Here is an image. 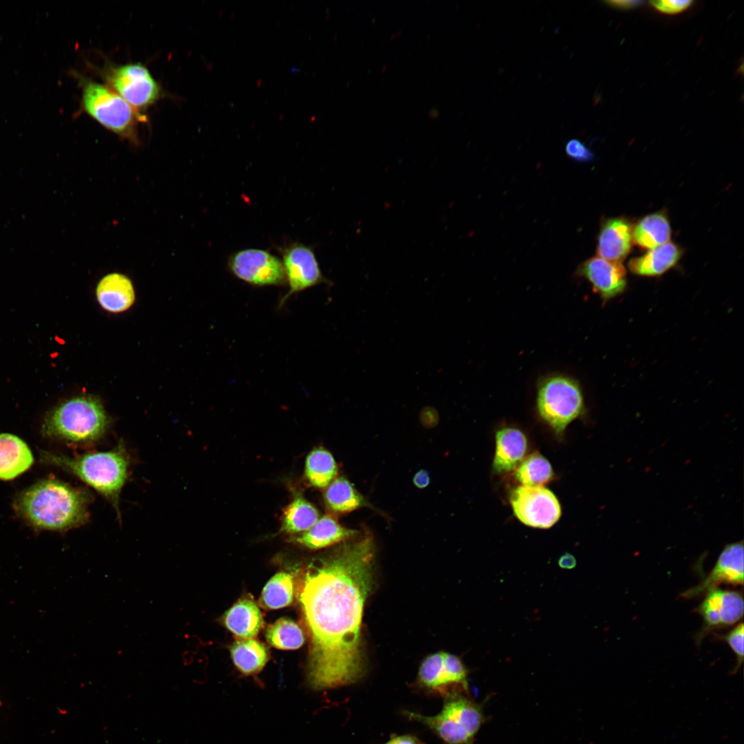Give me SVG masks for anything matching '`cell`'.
I'll use <instances>...</instances> for the list:
<instances>
[{
    "label": "cell",
    "instance_id": "39",
    "mask_svg": "<svg viewBox=\"0 0 744 744\" xmlns=\"http://www.w3.org/2000/svg\"><path fill=\"white\" fill-rule=\"evenodd\" d=\"M385 68H386V65H384V68H383V69H382V71H384V69H385Z\"/></svg>",
    "mask_w": 744,
    "mask_h": 744
},
{
    "label": "cell",
    "instance_id": "11",
    "mask_svg": "<svg viewBox=\"0 0 744 744\" xmlns=\"http://www.w3.org/2000/svg\"><path fill=\"white\" fill-rule=\"evenodd\" d=\"M279 251L289 286L288 292L280 302V306L291 295L319 284L330 283L324 276L311 247L294 242L279 248Z\"/></svg>",
    "mask_w": 744,
    "mask_h": 744
},
{
    "label": "cell",
    "instance_id": "15",
    "mask_svg": "<svg viewBox=\"0 0 744 744\" xmlns=\"http://www.w3.org/2000/svg\"><path fill=\"white\" fill-rule=\"evenodd\" d=\"M630 222L623 217L605 220L600 227L597 238V254L609 261L621 262L630 252L632 247Z\"/></svg>",
    "mask_w": 744,
    "mask_h": 744
},
{
    "label": "cell",
    "instance_id": "18",
    "mask_svg": "<svg viewBox=\"0 0 744 744\" xmlns=\"http://www.w3.org/2000/svg\"><path fill=\"white\" fill-rule=\"evenodd\" d=\"M683 251L673 242H668L650 249L644 255L632 258L628 262L631 273L640 276H661L676 265Z\"/></svg>",
    "mask_w": 744,
    "mask_h": 744
},
{
    "label": "cell",
    "instance_id": "6",
    "mask_svg": "<svg viewBox=\"0 0 744 744\" xmlns=\"http://www.w3.org/2000/svg\"><path fill=\"white\" fill-rule=\"evenodd\" d=\"M83 106L85 112L107 130L134 145H138L137 126L143 116L112 88L94 81L83 84Z\"/></svg>",
    "mask_w": 744,
    "mask_h": 744
},
{
    "label": "cell",
    "instance_id": "26",
    "mask_svg": "<svg viewBox=\"0 0 744 744\" xmlns=\"http://www.w3.org/2000/svg\"><path fill=\"white\" fill-rule=\"evenodd\" d=\"M337 464L332 454L322 448L312 450L305 460L304 474L311 485L318 488H327L335 478Z\"/></svg>",
    "mask_w": 744,
    "mask_h": 744
},
{
    "label": "cell",
    "instance_id": "23",
    "mask_svg": "<svg viewBox=\"0 0 744 744\" xmlns=\"http://www.w3.org/2000/svg\"><path fill=\"white\" fill-rule=\"evenodd\" d=\"M230 652L236 668L246 676L259 673L269 658L267 647L253 639L236 640L231 645Z\"/></svg>",
    "mask_w": 744,
    "mask_h": 744
},
{
    "label": "cell",
    "instance_id": "36",
    "mask_svg": "<svg viewBox=\"0 0 744 744\" xmlns=\"http://www.w3.org/2000/svg\"><path fill=\"white\" fill-rule=\"evenodd\" d=\"M609 6L620 10H630L641 6L643 1H608L605 2Z\"/></svg>",
    "mask_w": 744,
    "mask_h": 744
},
{
    "label": "cell",
    "instance_id": "1",
    "mask_svg": "<svg viewBox=\"0 0 744 744\" xmlns=\"http://www.w3.org/2000/svg\"><path fill=\"white\" fill-rule=\"evenodd\" d=\"M374 551L371 535L364 533L304 571L299 601L309 637L307 680L314 690L352 684L364 674L361 625Z\"/></svg>",
    "mask_w": 744,
    "mask_h": 744
},
{
    "label": "cell",
    "instance_id": "33",
    "mask_svg": "<svg viewBox=\"0 0 744 744\" xmlns=\"http://www.w3.org/2000/svg\"><path fill=\"white\" fill-rule=\"evenodd\" d=\"M566 154L577 162H590L595 158L593 152L577 138L568 141L565 146Z\"/></svg>",
    "mask_w": 744,
    "mask_h": 744
},
{
    "label": "cell",
    "instance_id": "25",
    "mask_svg": "<svg viewBox=\"0 0 744 744\" xmlns=\"http://www.w3.org/2000/svg\"><path fill=\"white\" fill-rule=\"evenodd\" d=\"M319 519L317 508L304 497L298 494L285 508L281 530L296 534L309 530Z\"/></svg>",
    "mask_w": 744,
    "mask_h": 744
},
{
    "label": "cell",
    "instance_id": "27",
    "mask_svg": "<svg viewBox=\"0 0 744 744\" xmlns=\"http://www.w3.org/2000/svg\"><path fill=\"white\" fill-rule=\"evenodd\" d=\"M324 498L329 509L338 513H349L365 504L362 496L342 477L334 479L326 488Z\"/></svg>",
    "mask_w": 744,
    "mask_h": 744
},
{
    "label": "cell",
    "instance_id": "34",
    "mask_svg": "<svg viewBox=\"0 0 744 744\" xmlns=\"http://www.w3.org/2000/svg\"><path fill=\"white\" fill-rule=\"evenodd\" d=\"M650 5L663 14H675L683 12L693 3L692 1H652Z\"/></svg>",
    "mask_w": 744,
    "mask_h": 744
},
{
    "label": "cell",
    "instance_id": "28",
    "mask_svg": "<svg viewBox=\"0 0 744 744\" xmlns=\"http://www.w3.org/2000/svg\"><path fill=\"white\" fill-rule=\"evenodd\" d=\"M292 576L285 572L273 575L262 589L258 603L264 609L274 610L289 606L293 599Z\"/></svg>",
    "mask_w": 744,
    "mask_h": 744
},
{
    "label": "cell",
    "instance_id": "38",
    "mask_svg": "<svg viewBox=\"0 0 744 744\" xmlns=\"http://www.w3.org/2000/svg\"><path fill=\"white\" fill-rule=\"evenodd\" d=\"M558 564L561 568L572 569L576 566L577 561L572 555L566 552L560 557Z\"/></svg>",
    "mask_w": 744,
    "mask_h": 744
},
{
    "label": "cell",
    "instance_id": "19",
    "mask_svg": "<svg viewBox=\"0 0 744 744\" xmlns=\"http://www.w3.org/2000/svg\"><path fill=\"white\" fill-rule=\"evenodd\" d=\"M34 461L24 441L10 433L0 434V479H12L27 471Z\"/></svg>",
    "mask_w": 744,
    "mask_h": 744
},
{
    "label": "cell",
    "instance_id": "22",
    "mask_svg": "<svg viewBox=\"0 0 744 744\" xmlns=\"http://www.w3.org/2000/svg\"><path fill=\"white\" fill-rule=\"evenodd\" d=\"M671 227L667 216L663 212L648 214L632 227V242L637 246L652 249L669 242Z\"/></svg>",
    "mask_w": 744,
    "mask_h": 744
},
{
    "label": "cell",
    "instance_id": "24",
    "mask_svg": "<svg viewBox=\"0 0 744 744\" xmlns=\"http://www.w3.org/2000/svg\"><path fill=\"white\" fill-rule=\"evenodd\" d=\"M416 685L428 694L446 697L448 686L444 668V652L432 654L422 661Z\"/></svg>",
    "mask_w": 744,
    "mask_h": 744
},
{
    "label": "cell",
    "instance_id": "8",
    "mask_svg": "<svg viewBox=\"0 0 744 744\" xmlns=\"http://www.w3.org/2000/svg\"><path fill=\"white\" fill-rule=\"evenodd\" d=\"M227 267L237 278L255 287L286 283L282 260L267 250L256 248L238 250L229 256Z\"/></svg>",
    "mask_w": 744,
    "mask_h": 744
},
{
    "label": "cell",
    "instance_id": "17",
    "mask_svg": "<svg viewBox=\"0 0 744 744\" xmlns=\"http://www.w3.org/2000/svg\"><path fill=\"white\" fill-rule=\"evenodd\" d=\"M223 621L238 639L254 638L263 626V618L258 606L249 597L241 598L236 602L226 611Z\"/></svg>",
    "mask_w": 744,
    "mask_h": 744
},
{
    "label": "cell",
    "instance_id": "31",
    "mask_svg": "<svg viewBox=\"0 0 744 744\" xmlns=\"http://www.w3.org/2000/svg\"><path fill=\"white\" fill-rule=\"evenodd\" d=\"M444 666L449 681L459 694L468 689L467 670L455 655L444 652Z\"/></svg>",
    "mask_w": 744,
    "mask_h": 744
},
{
    "label": "cell",
    "instance_id": "10",
    "mask_svg": "<svg viewBox=\"0 0 744 744\" xmlns=\"http://www.w3.org/2000/svg\"><path fill=\"white\" fill-rule=\"evenodd\" d=\"M510 502L516 517L529 526L548 528L561 516L557 499L544 486H519L513 491Z\"/></svg>",
    "mask_w": 744,
    "mask_h": 744
},
{
    "label": "cell",
    "instance_id": "9",
    "mask_svg": "<svg viewBox=\"0 0 744 744\" xmlns=\"http://www.w3.org/2000/svg\"><path fill=\"white\" fill-rule=\"evenodd\" d=\"M105 78L112 90L136 110L154 103L160 94L157 83L139 63L110 68Z\"/></svg>",
    "mask_w": 744,
    "mask_h": 744
},
{
    "label": "cell",
    "instance_id": "29",
    "mask_svg": "<svg viewBox=\"0 0 744 744\" xmlns=\"http://www.w3.org/2000/svg\"><path fill=\"white\" fill-rule=\"evenodd\" d=\"M267 642L279 650H296L304 642V634L301 628L293 621L280 618L269 625L265 631Z\"/></svg>",
    "mask_w": 744,
    "mask_h": 744
},
{
    "label": "cell",
    "instance_id": "32",
    "mask_svg": "<svg viewBox=\"0 0 744 744\" xmlns=\"http://www.w3.org/2000/svg\"><path fill=\"white\" fill-rule=\"evenodd\" d=\"M743 623H741L727 634L721 636V638L727 643L736 657V665L734 672L738 670L743 660Z\"/></svg>",
    "mask_w": 744,
    "mask_h": 744
},
{
    "label": "cell",
    "instance_id": "3",
    "mask_svg": "<svg viewBox=\"0 0 744 744\" xmlns=\"http://www.w3.org/2000/svg\"><path fill=\"white\" fill-rule=\"evenodd\" d=\"M41 458L76 476L103 495L120 514L119 497L128 477L130 463L122 443L108 451L73 457L43 451Z\"/></svg>",
    "mask_w": 744,
    "mask_h": 744
},
{
    "label": "cell",
    "instance_id": "21",
    "mask_svg": "<svg viewBox=\"0 0 744 744\" xmlns=\"http://www.w3.org/2000/svg\"><path fill=\"white\" fill-rule=\"evenodd\" d=\"M357 533L355 530L342 526L332 516L324 515L295 540L309 549L317 550L349 539Z\"/></svg>",
    "mask_w": 744,
    "mask_h": 744
},
{
    "label": "cell",
    "instance_id": "4",
    "mask_svg": "<svg viewBox=\"0 0 744 744\" xmlns=\"http://www.w3.org/2000/svg\"><path fill=\"white\" fill-rule=\"evenodd\" d=\"M110 417L100 400L90 395L76 396L56 406L43 424L44 435L71 443L90 444L107 431Z\"/></svg>",
    "mask_w": 744,
    "mask_h": 744
},
{
    "label": "cell",
    "instance_id": "30",
    "mask_svg": "<svg viewBox=\"0 0 744 744\" xmlns=\"http://www.w3.org/2000/svg\"><path fill=\"white\" fill-rule=\"evenodd\" d=\"M552 477L549 462L539 453H533L522 460L515 471L516 479L527 486H543Z\"/></svg>",
    "mask_w": 744,
    "mask_h": 744
},
{
    "label": "cell",
    "instance_id": "13",
    "mask_svg": "<svg viewBox=\"0 0 744 744\" xmlns=\"http://www.w3.org/2000/svg\"><path fill=\"white\" fill-rule=\"evenodd\" d=\"M577 274L590 282L603 304L621 295L627 287L626 271L621 262L594 256L581 263Z\"/></svg>",
    "mask_w": 744,
    "mask_h": 744
},
{
    "label": "cell",
    "instance_id": "2",
    "mask_svg": "<svg viewBox=\"0 0 744 744\" xmlns=\"http://www.w3.org/2000/svg\"><path fill=\"white\" fill-rule=\"evenodd\" d=\"M91 493L55 479L41 480L19 497L17 506L34 526L65 530L85 524L89 517Z\"/></svg>",
    "mask_w": 744,
    "mask_h": 744
},
{
    "label": "cell",
    "instance_id": "14",
    "mask_svg": "<svg viewBox=\"0 0 744 744\" xmlns=\"http://www.w3.org/2000/svg\"><path fill=\"white\" fill-rule=\"evenodd\" d=\"M743 557V541L726 545L711 572L699 584L685 590L681 596L687 599L693 598L721 583L742 586L744 579Z\"/></svg>",
    "mask_w": 744,
    "mask_h": 744
},
{
    "label": "cell",
    "instance_id": "5",
    "mask_svg": "<svg viewBox=\"0 0 744 744\" xmlns=\"http://www.w3.org/2000/svg\"><path fill=\"white\" fill-rule=\"evenodd\" d=\"M402 714L428 727L445 744H472L484 721L479 707L461 694L445 698L441 711L434 716L410 710Z\"/></svg>",
    "mask_w": 744,
    "mask_h": 744
},
{
    "label": "cell",
    "instance_id": "12",
    "mask_svg": "<svg viewBox=\"0 0 744 744\" xmlns=\"http://www.w3.org/2000/svg\"><path fill=\"white\" fill-rule=\"evenodd\" d=\"M705 593L704 599L696 608L704 624L698 634L699 641L707 631L732 626L743 615V599L740 592L714 588Z\"/></svg>",
    "mask_w": 744,
    "mask_h": 744
},
{
    "label": "cell",
    "instance_id": "35",
    "mask_svg": "<svg viewBox=\"0 0 744 744\" xmlns=\"http://www.w3.org/2000/svg\"><path fill=\"white\" fill-rule=\"evenodd\" d=\"M384 744H424L419 738L413 734H393Z\"/></svg>",
    "mask_w": 744,
    "mask_h": 744
},
{
    "label": "cell",
    "instance_id": "37",
    "mask_svg": "<svg viewBox=\"0 0 744 744\" xmlns=\"http://www.w3.org/2000/svg\"><path fill=\"white\" fill-rule=\"evenodd\" d=\"M430 483L428 473L425 470H420L413 477V484L419 488L426 487Z\"/></svg>",
    "mask_w": 744,
    "mask_h": 744
},
{
    "label": "cell",
    "instance_id": "16",
    "mask_svg": "<svg viewBox=\"0 0 744 744\" xmlns=\"http://www.w3.org/2000/svg\"><path fill=\"white\" fill-rule=\"evenodd\" d=\"M96 296L99 304L111 313H120L128 309L134 302L135 291L131 279L119 272L105 275L96 287Z\"/></svg>",
    "mask_w": 744,
    "mask_h": 744
},
{
    "label": "cell",
    "instance_id": "20",
    "mask_svg": "<svg viewBox=\"0 0 744 744\" xmlns=\"http://www.w3.org/2000/svg\"><path fill=\"white\" fill-rule=\"evenodd\" d=\"M527 449V440L519 429L504 428L496 433V448L493 469L497 472L510 471L523 460Z\"/></svg>",
    "mask_w": 744,
    "mask_h": 744
},
{
    "label": "cell",
    "instance_id": "7",
    "mask_svg": "<svg viewBox=\"0 0 744 744\" xmlns=\"http://www.w3.org/2000/svg\"><path fill=\"white\" fill-rule=\"evenodd\" d=\"M537 408L541 417L557 433L579 417L584 411L583 396L579 384L564 375H551L539 380Z\"/></svg>",
    "mask_w": 744,
    "mask_h": 744
}]
</instances>
